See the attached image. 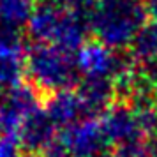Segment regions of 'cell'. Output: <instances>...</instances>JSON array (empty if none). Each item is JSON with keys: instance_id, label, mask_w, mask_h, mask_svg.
<instances>
[{"instance_id": "4", "label": "cell", "mask_w": 157, "mask_h": 157, "mask_svg": "<svg viewBox=\"0 0 157 157\" xmlns=\"http://www.w3.org/2000/svg\"><path fill=\"white\" fill-rule=\"evenodd\" d=\"M36 11L34 0H0V27L9 32L32 20Z\"/></svg>"}, {"instance_id": "5", "label": "cell", "mask_w": 157, "mask_h": 157, "mask_svg": "<svg viewBox=\"0 0 157 157\" xmlns=\"http://www.w3.org/2000/svg\"><path fill=\"white\" fill-rule=\"evenodd\" d=\"M21 143L16 141V138L11 134L0 136V157H18V150H20Z\"/></svg>"}, {"instance_id": "2", "label": "cell", "mask_w": 157, "mask_h": 157, "mask_svg": "<svg viewBox=\"0 0 157 157\" xmlns=\"http://www.w3.org/2000/svg\"><path fill=\"white\" fill-rule=\"evenodd\" d=\"M143 23V7L138 0H95L90 27L104 43L122 44L138 34Z\"/></svg>"}, {"instance_id": "1", "label": "cell", "mask_w": 157, "mask_h": 157, "mask_svg": "<svg viewBox=\"0 0 157 157\" xmlns=\"http://www.w3.org/2000/svg\"><path fill=\"white\" fill-rule=\"evenodd\" d=\"M30 29L43 44L72 50L83 39L85 23L71 6H65V2L46 0V4L36 6Z\"/></svg>"}, {"instance_id": "3", "label": "cell", "mask_w": 157, "mask_h": 157, "mask_svg": "<svg viewBox=\"0 0 157 157\" xmlns=\"http://www.w3.org/2000/svg\"><path fill=\"white\" fill-rule=\"evenodd\" d=\"M25 67L39 88L58 94L65 92L76 81L79 69L78 58L71 57V50L43 43L30 51Z\"/></svg>"}]
</instances>
